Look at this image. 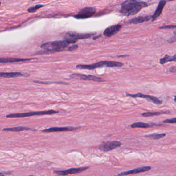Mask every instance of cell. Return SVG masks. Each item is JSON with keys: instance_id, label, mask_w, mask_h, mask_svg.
<instances>
[{"instance_id": "obj_19", "label": "cell", "mask_w": 176, "mask_h": 176, "mask_svg": "<svg viewBox=\"0 0 176 176\" xmlns=\"http://www.w3.org/2000/svg\"><path fill=\"white\" fill-rule=\"evenodd\" d=\"M3 131H11V132H20L23 131H36L37 129L32 128H29L27 127H23V126H19V127H11V128H5L2 129Z\"/></svg>"}, {"instance_id": "obj_14", "label": "cell", "mask_w": 176, "mask_h": 176, "mask_svg": "<svg viewBox=\"0 0 176 176\" xmlns=\"http://www.w3.org/2000/svg\"><path fill=\"white\" fill-rule=\"evenodd\" d=\"M30 76V75L27 73H22L20 72H1L0 73V76L1 78H18L19 76H24L27 77Z\"/></svg>"}, {"instance_id": "obj_18", "label": "cell", "mask_w": 176, "mask_h": 176, "mask_svg": "<svg viewBox=\"0 0 176 176\" xmlns=\"http://www.w3.org/2000/svg\"><path fill=\"white\" fill-rule=\"evenodd\" d=\"M163 126L164 125L163 124H153V123H145V122H137L132 124L130 127L132 128H147L153 126Z\"/></svg>"}, {"instance_id": "obj_6", "label": "cell", "mask_w": 176, "mask_h": 176, "mask_svg": "<svg viewBox=\"0 0 176 176\" xmlns=\"http://www.w3.org/2000/svg\"><path fill=\"white\" fill-rule=\"evenodd\" d=\"M96 8L92 7H86L81 9L74 17L77 19H85L92 17L95 14Z\"/></svg>"}, {"instance_id": "obj_7", "label": "cell", "mask_w": 176, "mask_h": 176, "mask_svg": "<svg viewBox=\"0 0 176 176\" xmlns=\"http://www.w3.org/2000/svg\"><path fill=\"white\" fill-rule=\"evenodd\" d=\"M71 79H75L81 80H85V81H92L95 82H102L105 81V80L99 76H93V75H86L80 73H72L69 76Z\"/></svg>"}, {"instance_id": "obj_9", "label": "cell", "mask_w": 176, "mask_h": 176, "mask_svg": "<svg viewBox=\"0 0 176 176\" xmlns=\"http://www.w3.org/2000/svg\"><path fill=\"white\" fill-rule=\"evenodd\" d=\"M126 96L128 97H132V98H140L145 99L147 100L148 101L151 102L155 104L161 105L163 103L162 101L158 98L157 97H154L153 96L145 95L142 93H137L136 94H127Z\"/></svg>"}, {"instance_id": "obj_24", "label": "cell", "mask_w": 176, "mask_h": 176, "mask_svg": "<svg viewBox=\"0 0 176 176\" xmlns=\"http://www.w3.org/2000/svg\"><path fill=\"white\" fill-rule=\"evenodd\" d=\"M44 6H45L44 5L37 4V5H36L34 6L28 8L27 12H29L30 13H34V12L36 11L37 10L39 9L40 8L43 7Z\"/></svg>"}, {"instance_id": "obj_29", "label": "cell", "mask_w": 176, "mask_h": 176, "mask_svg": "<svg viewBox=\"0 0 176 176\" xmlns=\"http://www.w3.org/2000/svg\"><path fill=\"white\" fill-rule=\"evenodd\" d=\"M169 72L172 73H176V67H171L169 69Z\"/></svg>"}, {"instance_id": "obj_4", "label": "cell", "mask_w": 176, "mask_h": 176, "mask_svg": "<svg viewBox=\"0 0 176 176\" xmlns=\"http://www.w3.org/2000/svg\"><path fill=\"white\" fill-rule=\"evenodd\" d=\"M59 112L55 110H47L43 111H33L26 112V113H12L7 115V118H24L31 117V116H40V115H50L55 114L59 113Z\"/></svg>"}, {"instance_id": "obj_26", "label": "cell", "mask_w": 176, "mask_h": 176, "mask_svg": "<svg viewBox=\"0 0 176 176\" xmlns=\"http://www.w3.org/2000/svg\"><path fill=\"white\" fill-rule=\"evenodd\" d=\"M168 43H173L176 42V30L174 31V36L167 40Z\"/></svg>"}, {"instance_id": "obj_2", "label": "cell", "mask_w": 176, "mask_h": 176, "mask_svg": "<svg viewBox=\"0 0 176 176\" xmlns=\"http://www.w3.org/2000/svg\"><path fill=\"white\" fill-rule=\"evenodd\" d=\"M68 42L64 40L50 41L41 45V49L45 50L46 53H54L63 51L69 46Z\"/></svg>"}, {"instance_id": "obj_13", "label": "cell", "mask_w": 176, "mask_h": 176, "mask_svg": "<svg viewBox=\"0 0 176 176\" xmlns=\"http://www.w3.org/2000/svg\"><path fill=\"white\" fill-rule=\"evenodd\" d=\"M151 169L150 166H143L141 167H138V168H135L134 170H130L128 171H124L122 173L118 174L117 175L118 176H127L129 174H138V173H144L146 171H149Z\"/></svg>"}, {"instance_id": "obj_10", "label": "cell", "mask_w": 176, "mask_h": 176, "mask_svg": "<svg viewBox=\"0 0 176 176\" xmlns=\"http://www.w3.org/2000/svg\"><path fill=\"white\" fill-rule=\"evenodd\" d=\"M89 167H82L78 168H72L64 170H54L53 173L59 176H66L68 174H76L81 173L88 170Z\"/></svg>"}, {"instance_id": "obj_1", "label": "cell", "mask_w": 176, "mask_h": 176, "mask_svg": "<svg viewBox=\"0 0 176 176\" xmlns=\"http://www.w3.org/2000/svg\"><path fill=\"white\" fill-rule=\"evenodd\" d=\"M147 6L146 2L141 0H125L121 4L120 13L124 16H133Z\"/></svg>"}, {"instance_id": "obj_21", "label": "cell", "mask_w": 176, "mask_h": 176, "mask_svg": "<svg viewBox=\"0 0 176 176\" xmlns=\"http://www.w3.org/2000/svg\"><path fill=\"white\" fill-rule=\"evenodd\" d=\"M170 111H160V112H145L141 114L142 116L145 117H152V116H159L162 114H167L170 113Z\"/></svg>"}, {"instance_id": "obj_12", "label": "cell", "mask_w": 176, "mask_h": 176, "mask_svg": "<svg viewBox=\"0 0 176 176\" xmlns=\"http://www.w3.org/2000/svg\"><path fill=\"white\" fill-rule=\"evenodd\" d=\"M122 28V26L120 24H116L113 26H109L107 27L103 32V35L107 37H111L113 35L117 33Z\"/></svg>"}, {"instance_id": "obj_25", "label": "cell", "mask_w": 176, "mask_h": 176, "mask_svg": "<svg viewBox=\"0 0 176 176\" xmlns=\"http://www.w3.org/2000/svg\"><path fill=\"white\" fill-rule=\"evenodd\" d=\"M164 124H176V118H173L171 119H165L163 121Z\"/></svg>"}, {"instance_id": "obj_5", "label": "cell", "mask_w": 176, "mask_h": 176, "mask_svg": "<svg viewBox=\"0 0 176 176\" xmlns=\"http://www.w3.org/2000/svg\"><path fill=\"white\" fill-rule=\"evenodd\" d=\"M95 35L94 33H78L76 32H68L65 34V40L69 43H74L78 40L90 38Z\"/></svg>"}, {"instance_id": "obj_11", "label": "cell", "mask_w": 176, "mask_h": 176, "mask_svg": "<svg viewBox=\"0 0 176 176\" xmlns=\"http://www.w3.org/2000/svg\"><path fill=\"white\" fill-rule=\"evenodd\" d=\"M80 128H81V127H69V126L64 127H52L41 130V132L45 133H49V132H55L72 131L74 130H78Z\"/></svg>"}, {"instance_id": "obj_23", "label": "cell", "mask_w": 176, "mask_h": 176, "mask_svg": "<svg viewBox=\"0 0 176 176\" xmlns=\"http://www.w3.org/2000/svg\"><path fill=\"white\" fill-rule=\"evenodd\" d=\"M33 82L35 83H38V84H62L64 85H68L69 83L65 82H62V81H40L34 80L33 81Z\"/></svg>"}, {"instance_id": "obj_8", "label": "cell", "mask_w": 176, "mask_h": 176, "mask_svg": "<svg viewBox=\"0 0 176 176\" xmlns=\"http://www.w3.org/2000/svg\"><path fill=\"white\" fill-rule=\"evenodd\" d=\"M121 146V143L118 141H107L102 142L99 146L98 149L103 152H108Z\"/></svg>"}, {"instance_id": "obj_27", "label": "cell", "mask_w": 176, "mask_h": 176, "mask_svg": "<svg viewBox=\"0 0 176 176\" xmlns=\"http://www.w3.org/2000/svg\"><path fill=\"white\" fill-rule=\"evenodd\" d=\"M78 48V45H73L72 46L69 47L68 48H67V50L70 51H74V50L77 49Z\"/></svg>"}, {"instance_id": "obj_17", "label": "cell", "mask_w": 176, "mask_h": 176, "mask_svg": "<svg viewBox=\"0 0 176 176\" xmlns=\"http://www.w3.org/2000/svg\"><path fill=\"white\" fill-rule=\"evenodd\" d=\"M36 59H21V58H3L0 59L1 63H13L18 62H27L34 60Z\"/></svg>"}, {"instance_id": "obj_3", "label": "cell", "mask_w": 176, "mask_h": 176, "mask_svg": "<svg viewBox=\"0 0 176 176\" xmlns=\"http://www.w3.org/2000/svg\"><path fill=\"white\" fill-rule=\"evenodd\" d=\"M124 66V63L116 61H101L97 63L91 65H78L76 66L79 69L94 70L101 67H121Z\"/></svg>"}, {"instance_id": "obj_16", "label": "cell", "mask_w": 176, "mask_h": 176, "mask_svg": "<svg viewBox=\"0 0 176 176\" xmlns=\"http://www.w3.org/2000/svg\"><path fill=\"white\" fill-rule=\"evenodd\" d=\"M151 19V16H139L137 17L134 18L127 22L129 24H140L141 23L147 22Z\"/></svg>"}, {"instance_id": "obj_15", "label": "cell", "mask_w": 176, "mask_h": 176, "mask_svg": "<svg viewBox=\"0 0 176 176\" xmlns=\"http://www.w3.org/2000/svg\"><path fill=\"white\" fill-rule=\"evenodd\" d=\"M166 3V0H161L158 5L157 8L156 9V11L151 16V20L152 21L155 20L157 18L159 17L162 14L164 7L165 6V4Z\"/></svg>"}, {"instance_id": "obj_30", "label": "cell", "mask_w": 176, "mask_h": 176, "mask_svg": "<svg viewBox=\"0 0 176 176\" xmlns=\"http://www.w3.org/2000/svg\"><path fill=\"white\" fill-rule=\"evenodd\" d=\"M174 102H176V96H175V97H174Z\"/></svg>"}, {"instance_id": "obj_22", "label": "cell", "mask_w": 176, "mask_h": 176, "mask_svg": "<svg viewBox=\"0 0 176 176\" xmlns=\"http://www.w3.org/2000/svg\"><path fill=\"white\" fill-rule=\"evenodd\" d=\"M166 136L165 133L161 134H149V135H145V137L146 138H149L151 140H160L161 138H163Z\"/></svg>"}, {"instance_id": "obj_28", "label": "cell", "mask_w": 176, "mask_h": 176, "mask_svg": "<svg viewBox=\"0 0 176 176\" xmlns=\"http://www.w3.org/2000/svg\"><path fill=\"white\" fill-rule=\"evenodd\" d=\"M12 173L10 171H2L0 174V176H5V175H11Z\"/></svg>"}, {"instance_id": "obj_20", "label": "cell", "mask_w": 176, "mask_h": 176, "mask_svg": "<svg viewBox=\"0 0 176 176\" xmlns=\"http://www.w3.org/2000/svg\"><path fill=\"white\" fill-rule=\"evenodd\" d=\"M171 62H176V53L172 56L166 54L164 56V57L160 59V63L161 65H164L167 63Z\"/></svg>"}]
</instances>
